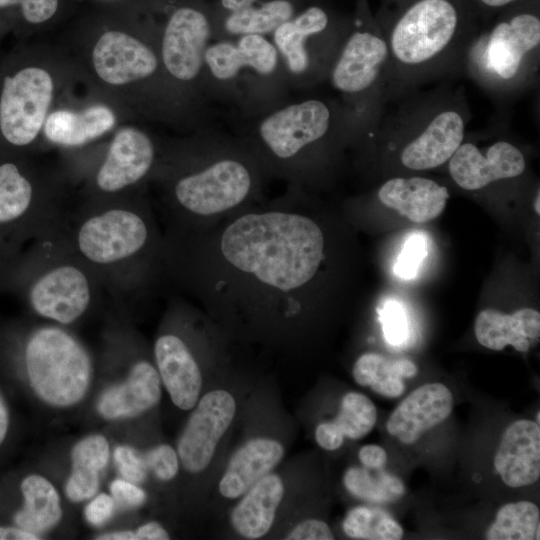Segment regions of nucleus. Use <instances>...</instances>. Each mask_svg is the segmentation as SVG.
Masks as SVG:
<instances>
[{"label":"nucleus","mask_w":540,"mask_h":540,"mask_svg":"<svg viewBox=\"0 0 540 540\" xmlns=\"http://www.w3.org/2000/svg\"><path fill=\"white\" fill-rule=\"evenodd\" d=\"M488 540L540 539V511L530 501H517L501 506L494 522L485 532Z\"/></svg>","instance_id":"obj_32"},{"label":"nucleus","mask_w":540,"mask_h":540,"mask_svg":"<svg viewBox=\"0 0 540 540\" xmlns=\"http://www.w3.org/2000/svg\"><path fill=\"white\" fill-rule=\"evenodd\" d=\"M10 416L7 405L0 393V447L3 445L9 430Z\"/></svg>","instance_id":"obj_49"},{"label":"nucleus","mask_w":540,"mask_h":540,"mask_svg":"<svg viewBox=\"0 0 540 540\" xmlns=\"http://www.w3.org/2000/svg\"><path fill=\"white\" fill-rule=\"evenodd\" d=\"M115 503L126 508L141 506L146 500V493L135 483L126 479H116L110 485Z\"/></svg>","instance_id":"obj_43"},{"label":"nucleus","mask_w":540,"mask_h":540,"mask_svg":"<svg viewBox=\"0 0 540 540\" xmlns=\"http://www.w3.org/2000/svg\"><path fill=\"white\" fill-rule=\"evenodd\" d=\"M92 59L98 76L112 85H122L152 75L157 58L145 44L119 32H105L97 41Z\"/></svg>","instance_id":"obj_18"},{"label":"nucleus","mask_w":540,"mask_h":540,"mask_svg":"<svg viewBox=\"0 0 540 540\" xmlns=\"http://www.w3.org/2000/svg\"><path fill=\"white\" fill-rule=\"evenodd\" d=\"M256 0H221V4L224 8L231 11V13L242 11L251 7Z\"/></svg>","instance_id":"obj_50"},{"label":"nucleus","mask_w":540,"mask_h":540,"mask_svg":"<svg viewBox=\"0 0 540 540\" xmlns=\"http://www.w3.org/2000/svg\"><path fill=\"white\" fill-rule=\"evenodd\" d=\"M335 116L331 106L319 99H308L270 114L258 130L267 160L285 170L286 175L301 177L305 154L328 138L336 124Z\"/></svg>","instance_id":"obj_9"},{"label":"nucleus","mask_w":540,"mask_h":540,"mask_svg":"<svg viewBox=\"0 0 540 540\" xmlns=\"http://www.w3.org/2000/svg\"><path fill=\"white\" fill-rule=\"evenodd\" d=\"M115 500L112 496L102 493L96 496L85 508V518L93 526L105 524L113 515Z\"/></svg>","instance_id":"obj_44"},{"label":"nucleus","mask_w":540,"mask_h":540,"mask_svg":"<svg viewBox=\"0 0 540 540\" xmlns=\"http://www.w3.org/2000/svg\"><path fill=\"white\" fill-rule=\"evenodd\" d=\"M21 5L24 18L30 23H42L51 18L58 0H0V8Z\"/></svg>","instance_id":"obj_41"},{"label":"nucleus","mask_w":540,"mask_h":540,"mask_svg":"<svg viewBox=\"0 0 540 540\" xmlns=\"http://www.w3.org/2000/svg\"><path fill=\"white\" fill-rule=\"evenodd\" d=\"M156 369L172 402L182 410L194 408L202 388L199 362L179 334L165 332L154 343Z\"/></svg>","instance_id":"obj_17"},{"label":"nucleus","mask_w":540,"mask_h":540,"mask_svg":"<svg viewBox=\"0 0 540 540\" xmlns=\"http://www.w3.org/2000/svg\"><path fill=\"white\" fill-rule=\"evenodd\" d=\"M114 460L124 479L141 483L147 475L143 453L130 446H118L114 450Z\"/></svg>","instance_id":"obj_39"},{"label":"nucleus","mask_w":540,"mask_h":540,"mask_svg":"<svg viewBox=\"0 0 540 540\" xmlns=\"http://www.w3.org/2000/svg\"><path fill=\"white\" fill-rule=\"evenodd\" d=\"M115 114L104 105H94L81 112L58 110L44 123L46 138L62 146H80L113 128Z\"/></svg>","instance_id":"obj_27"},{"label":"nucleus","mask_w":540,"mask_h":540,"mask_svg":"<svg viewBox=\"0 0 540 540\" xmlns=\"http://www.w3.org/2000/svg\"><path fill=\"white\" fill-rule=\"evenodd\" d=\"M358 459L363 467L369 469H382L387 462L385 449L376 444L364 445L358 452Z\"/></svg>","instance_id":"obj_46"},{"label":"nucleus","mask_w":540,"mask_h":540,"mask_svg":"<svg viewBox=\"0 0 540 540\" xmlns=\"http://www.w3.org/2000/svg\"><path fill=\"white\" fill-rule=\"evenodd\" d=\"M494 467L511 488L530 486L540 477V424L520 419L503 432Z\"/></svg>","instance_id":"obj_19"},{"label":"nucleus","mask_w":540,"mask_h":540,"mask_svg":"<svg viewBox=\"0 0 540 540\" xmlns=\"http://www.w3.org/2000/svg\"><path fill=\"white\" fill-rule=\"evenodd\" d=\"M426 255V243L423 236L414 234L406 240L396 261L394 271L404 279L415 276L417 269Z\"/></svg>","instance_id":"obj_38"},{"label":"nucleus","mask_w":540,"mask_h":540,"mask_svg":"<svg viewBox=\"0 0 540 540\" xmlns=\"http://www.w3.org/2000/svg\"><path fill=\"white\" fill-rule=\"evenodd\" d=\"M148 471L161 481L172 480L179 470V457L170 445L161 444L143 453Z\"/></svg>","instance_id":"obj_37"},{"label":"nucleus","mask_w":540,"mask_h":540,"mask_svg":"<svg viewBox=\"0 0 540 540\" xmlns=\"http://www.w3.org/2000/svg\"><path fill=\"white\" fill-rule=\"evenodd\" d=\"M28 380L39 398L56 407L79 402L92 374L90 357L71 334L58 327L37 329L25 346Z\"/></svg>","instance_id":"obj_8"},{"label":"nucleus","mask_w":540,"mask_h":540,"mask_svg":"<svg viewBox=\"0 0 540 540\" xmlns=\"http://www.w3.org/2000/svg\"><path fill=\"white\" fill-rule=\"evenodd\" d=\"M535 422L540 424V411L539 410L537 411V414L535 416Z\"/></svg>","instance_id":"obj_52"},{"label":"nucleus","mask_w":540,"mask_h":540,"mask_svg":"<svg viewBox=\"0 0 540 540\" xmlns=\"http://www.w3.org/2000/svg\"><path fill=\"white\" fill-rule=\"evenodd\" d=\"M329 71L333 88L352 105V126L368 137L387 103L388 49L366 5Z\"/></svg>","instance_id":"obj_7"},{"label":"nucleus","mask_w":540,"mask_h":540,"mask_svg":"<svg viewBox=\"0 0 540 540\" xmlns=\"http://www.w3.org/2000/svg\"><path fill=\"white\" fill-rule=\"evenodd\" d=\"M258 191V172L247 157L234 153L214 155L173 184L168 228L209 226L256 203Z\"/></svg>","instance_id":"obj_5"},{"label":"nucleus","mask_w":540,"mask_h":540,"mask_svg":"<svg viewBox=\"0 0 540 540\" xmlns=\"http://www.w3.org/2000/svg\"><path fill=\"white\" fill-rule=\"evenodd\" d=\"M284 483L275 473H268L242 496L230 513V523L243 538L259 539L271 529L284 497Z\"/></svg>","instance_id":"obj_25"},{"label":"nucleus","mask_w":540,"mask_h":540,"mask_svg":"<svg viewBox=\"0 0 540 540\" xmlns=\"http://www.w3.org/2000/svg\"><path fill=\"white\" fill-rule=\"evenodd\" d=\"M88 269L78 258L47 265L30 284L31 308L39 316L63 325L79 319L95 293L92 272Z\"/></svg>","instance_id":"obj_11"},{"label":"nucleus","mask_w":540,"mask_h":540,"mask_svg":"<svg viewBox=\"0 0 540 540\" xmlns=\"http://www.w3.org/2000/svg\"><path fill=\"white\" fill-rule=\"evenodd\" d=\"M169 534L158 522H147L133 532V540H165Z\"/></svg>","instance_id":"obj_47"},{"label":"nucleus","mask_w":540,"mask_h":540,"mask_svg":"<svg viewBox=\"0 0 540 540\" xmlns=\"http://www.w3.org/2000/svg\"><path fill=\"white\" fill-rule=\"evenodd\" d=\"M288 540H332L334 534L329 525L319 519H306L296 524L285 536Z\"/></svg>","instance_id":"obj_42"},{"label":"nucleus","mask_w":540,"mask_h":540,"mask_svg":"<svg viewBox=\"0 0 540 540\" xmlns=\"http://www.w3.org/2000/svg\"><path fill=\"white\" fill-rule=\"evenodd\" d=\"M293 7L286 0H273L259 8L253 6L242 11L231 13L225 22L230 34L263 35L274 31L283 22L290 20Z\"/></svg>","instance_id":"obj_36"},{"label":"nucleus","mask_w":540,"mask_h":540,"mask_svg":"<svg viewBox=\"0 0 540 540\" xmlns=\"http://www.w3.org/2000/svg\"><path fill=\"white\" fill-rule=\"evenodd\" d=\"M177 444V454L190 473L205 470L236 413L233 395L224 389L206 393L194 406Z\"/></svg>","instance_id":"obj_13"},{"label":"nucleus","mask_w":540,"mask_h":540,"mask_svg":"<svg viewBox=\"0 0 540 540\" xmlns=\"http://www.w3.org/2000/svg\"><path fill=\"white\" fill-rule=\"evenodd\" d=\"M342 529L346 536L361 540H399L402 526L386 511L369 506H357L347 512Z\"/></svg>","instance_id":"obj_34"},{"label":"nucleus","mask_w":540,"mask_h":540,"mask_svg":"<svg viewBox=\"0 0 540 540\" xmlns=\"http://www.w3.org/2000/svg\"><path fill=\"white\" fill-rule=\"evenodd\" d=\"M283 457L284 447L279 441L267 437L249 439L232 454L219 482L220 494L227 499L240 498Z\"/></svg>","instance_id":"obj_22"},{"label":"nucleus","mask_w":540,"mask_h":540,"mask_svg":"<svg viewBox=\"0 0 540 540\" xmlns=\"http://www.w3.org/2000/svg\"><path fill=\"white\" fill-rule=\"evenodd\" d=\"M471 117L465 88L456 80L443 81L389 100L368 140L395 154L399 167L428 171L446 165Z\"/></svg>","instance_id":"obj_3"},{"label":"nucleus","mask_w":540,"mask_h":540,"mask_svg":"<svg viewBox=\"0 0 540 540\" xmlns=\"http://www.w3.org/2000/svg\"><path fill=\"white\" fill-rule=\"evenodd\" d=\"M376 421L377 410L373 402L366 395L351 391L342 397L336 417L323 421L322 425L342 446L346 438L359 440L368 435Z\"/></svg>","instance_id":"obj_31"},{"label":"nucleus","mask_w":540,"mask_h":540,"mask_svg":"<svg viewBox=\"0 0 540 540\" xmlns=\"http://www.w3.org/2000/svg\"><path fill=\"white\" fill-rule=\"evenodd\" d=\"M23 506L14 514L15 526L38 535L61 519L60 498L55 487L40 475L25 477L20 485Z\"/></svg>","instance_id":"obj_29"},{"label":"nucleus","mask_w":540,"mask_h":540,"mask_svg":"<svg viewBox=\"0 0 540 540\" xmlns=\"http://www.w3.org/2000/svg\"><path fill=\"white\" fill-rule=\"evenodd\" d=\"M386 339L394 344L403 343L408 334L407 319L401 305L395 301H389L379 311Z\"/></svg>","instance_id":"obj_40"},{"label":"nucleus","mask_w":540,"mask_h":540,"mask_svg":"<svg viewBox=\"0 0 540 540\" xmlns=\"http://www.w3.org/2000/svg\"><path fill=\"white\" fill-rule=\"evenodd\" d=\"M540 192H539V189L537 190V195L535 197V200H534V210L535 212H537V214H539L540 210H539V200H540Z\"/></svg>","instance_id":"obj_51"},{"label":"nucleus","mask_w":540,"mask_h":540,"mask_svg":"<svg viewBox=\"0 0 540 540\" xmlns=\"http://www.w3.org/2000/svg\"><path fill=\"white\" fill-rule=\"evenodd\" d=\"M374 18L388 49L387 102L464 77L483 26L468 0H382Z\"/></svg>","instance_id":"obj_2"},{"label":"nucleus","mask_w":540,"mask_h":540,"mask_svg":"<svg viewBox=\"0 0 540 540\" xmlns=\"http://www.w3.org/2000/svg\"><path fill=\"white\" fill-rule=\"evenodd\" d=\"M72 245L92 270L134 266L148 280L163 273V236L144 209L115 206L90 212L75 226Z\"/></svg>","instance_id":"obj_6"},{"label":"nucleus","mask_w":540,"mask_h":540,"mask_svg":"<svg viewBox=\"0 0 540 540\" xmlns=\"http://www.w3.org/2000/svg\"><path fill=\"white\" fill-rule=\"evenodd\" d=\"M509 123V114H497L483 131L485 145L467 133L470 139L465 136L446 163L451 179L459 188L478 191L524 175L527 159L522 149L506 137Z\"/></svg>","instance_id":"obj_10"},{"label":"nucleus","mask_w":540,"mask_h":540,"mask_svg":"<svg viewBox=\"0 0 540 540\" xmlns=\"http://www.w3.org/2000/svg\"><path fill=\"white\" fill-rule=\"evenodd\" d=\"M454 398L442 383H426L413 390L390 414L386 429L400 443L414 444L428 430L450 416Z\"/></svg>","instance_id":"obj_15"},{"label":"nucleus","mask_w":540,"mask_h":540,"mask_svg":"<svg viewBox=\"0 0 540 540\" xmlns=\"http://www.w3.org/2000/svg\"><path fill=\"white\" fill-rule=\"evenodd\" d=\"M31 182L13 163L0 165V226L26 217L33 204Z\"/></svg>","instance_id":"obj_35"},{"label":"nucleus","mask_w":540,"mask_h":540,"mask_svg":"<svg viewBox=\"0 0 540 540\" xmlns=\"http://www.w3.org/2000/svg\"><path fill=\"white\" fill-rule=\"evenodd\" d=\"M448 198L445 186L419 175L391 177L377 190L381 204L415 223L437 218L445 209Z\"/></svg>","instance_id":"obj_20"},{"label":"nucleus","mask_w":540,"mask_h":540,"mask_svg":"<svg viewBox=\"0 0 540 540\" xmlns=\"http://www.w3.org/2000/svg\"><path fill=\"white\" fill-rule=\"evenodd\" d=\"M38 535L17 526H0V540H37Z\"/></svg>","instance_id":"obj_48"},{"label":"nucleus","mask_w":540,"mask_h":540,"mask_svg":"<svg viewBox=\"0 0 540 540\" xmlns=\"http://www.w3.org/2000/svg\"><path fill=\"white\" fill-rule=\"evenodd\" d=\"M210 35L207 18L192 8H180L170 18L162 41V58L176 79L189 81L200 72Z\"/></svg>","instance_id":"obj_14"},{"label":"nucleus","mask_w":540,"mask_h":540,"mask_svg":"<svg viewBox=\"0 0 540 540\" xmlns=\"http://www.w3.org/2000/svg\"><path fill=\"white\" fill-rule=\"evenodd\" d=\"M204 62L219 80L234 78L242 67H250L259 74L270 75L278 63L274 44L257 34L242 35L237 44L219 42L206 47Z\"/></svg>","instance_id":"obj_23"},{"label":"nucleus","mask_w":540,"mask_h":540,"mask_svg":"<svg viewBox=\"0 0 540 540\" xmlns=\"http://www.w3.org/2000/svg\"><path fill=\"white\" fill-rule=\"evenodd\" d=\"M418 368L408 359L391 360L379 353L367 352L360 355L352 368L355 382L370 387L385 397L395 398L405 390L403 378H412Z\"/></svg>","instance_id":"obj_30"},{"label":"nucleus","mask_w":540,"mask_h":540,"mask_svg":"<svg viewBox=\"0 0 540 540\" xmlns=\"http://www.w3.org/2000/svg\"><path fill=\"white\" fill-rule=\"evenodd\" d=\"M474 332L485 348L500 351L510 345L519 352H527L540 336V313L522 308L512 314L495 309H484L476 317Z\"/></svg>","instance_id":"obj_24"},{"label":"nucleus","mask_w":540,"mask_h":540,"mask_svg":"<svg viewBox=\"0 0 540 540\" xmlns=\"http://www.w3.org/2000/svg\"><path fill=\"white\" fill-rule=\"evenodd\" d=\"M523 1L525 0H468L483 25L501 11Z\"/></svg>","instance_id":"obj_45"},{"label":"nucleus","mask_w":540,"mask_h":540,"mask_svg":"<svg viewBox=\"0 0 540 540\" xmlns=\"http://www.w3.org/2000/svg\"><path fill=\"white\" fill-rule=\"evenodd\" d=\"M330 25L328 13L319 6H311L294 20L283 22L274 30V44L294 74H303L310 69L312 60L307 41L323 36Z\"/></svg>","instance_id":"obj_26"},{"label":"nucleus","mask_w":540,"mask_h":540,"mask_svg":"<svg viewBox=\"0 0 540 540\" xmlns=\"http://www.w3.org/2000/svg\"><path fill=\"white\" fill-rule=\"evenodd\" d=\"M53 97V80L44 69L28 67L6 77L0 99V129L13 145L30 144L40 132Z\"/></svg>","instance_id":"obj_12"},{"label":"nucleus","mask_w":540,"mask_h":540,"mask_svg":"<svg viewBox=\"0 0 540 540\" xmlns=\"http://www.w3.org/2000/svg\"><path fill=\"white\" fill-rule=\"evenodd\" d=\"M343 485L352 496L373 503L393 502L405 493L403 482L382 469L349 467L344 472Z\"/></svg>","instance_id":"obj_33"},{"label":"nucleus","mask_w":540,"mask_h":540,"mask_svg":"<svg viewBox=\"0 0 540 540\" xmlns=\"http://www.w3.org/2000/svg\"><path fill=\"white\" fill-rule=\"evenodd\" d=\"M540 4L525 0L484 24L465 60L464 77L494 101L510 103L538 84Z\"/></svg>","instance_id":"obj_4"},{"label":"nucleus","mask_w":540,"mask_h":540,"mask_svg":"<svg viewBox=\"0 0 540 540\" xmlns=\"http://www.w3.org/2000/svg\"><path fill=\"white\" fill-rule=\"evenodd\" d=\"M161 398V379L154 365L136 362L127 379L108 388L100 397L98 411L106 419L136 417L155 406Z\"/></svg>","instance_id":"obj_21"},{"label":"nucleus","mask_w":540,"mask_h":540,"mask_svg":"<svg viewBox=\"0 0 540 540\" xmlns=\"http://www.w3.org/2000/svg\"><path fill=\"white\" fill-rule=\"evenodd\" d=\"M155 148L142 131L126 127L117 132L96 174L104 193H116L142 180L151 170Z\"/></svg>","instance_id":"obj_16"},{"label":"nucleus","mask_w":540,"mask_h":540,"mask_svg":"<svg viewBox=\"0 0 540 540\" xmlns=\"http://www.w3.org/2000/svg\"><path fill=\"white\" fill-rule=\"evenodd\" d=\"M71 459L72 473L65 493L71 501L81 502L94 496L98 490L99 474L109 459L107 439L98 434L83 438L73 447Z\"/></svg>","instance_id":"obj_28"},{"label":"nucleus","mask_w":540,"mask_h":540,"mask_svg":"<svg viewBox=\"0 0 540 540\" xmlns=\"http://www.w3.org/2000/svg\"><path fill=\"white\" fill-rule=\"evenodd\" d=\"M327 230L296 193L197 229L167 228L163 274L244 334L296 341L322 294Z\"/></svg>","instance_id":"obj_1"}]
</instances>
